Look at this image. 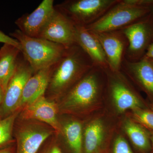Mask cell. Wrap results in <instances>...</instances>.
<instances>
[{
    "instance_id": "obj_3",
    "label": "cell",
    "mask_w": 153,
    "mask_h": 153,
    "mask_svg": "<svg viewBox=\"0 0 153 153\" xmlns=\"http://www.w3.org/2000/svg\"><path fill=\"white\" fill-rule=\"evenodd\" d=\"M10 35L20 43L21 53L35 73L50 68L61 58L67 48L43 38L29 37L19 30Z\"/></svg>"
},
{
    "instance_id": "obj_23",
    "label": "cell",
    "mask_w": 153,
    "mask_h": 153,
    "mask_svg": "<svg viewBox=\"0 0 153 153\" xmlns=\"http://www.w3.org/2000/svg\"><path fill=\"white\" fill-rule=\"evenodd\" d=\"M113 153H133L128 143L122 136H119L115 140Z\"/></svg>"
},
{
    "instance_id": "obj_5",
    "label": "cell",
    "mask_w": 153,
    "mask_h": 153,
    "mask_svg": "<svg viewBox=\"0 0 153 153\" xmlns=\"http://www.w3.org/2000/svg\"><path fill=\"white\" fill-rule=\"evenodd\" d=\"M119 0H70L55 6L74 25L85 26L103 16Z\"/></svg>"
},
{
    "instance_id": "obj_8",
    "label": "cell",
    "mask_w": 153,
    "mask_h": 153,
    "mask_svg": "<svg viewBox=\"0 0 153 153\" xmlns=\"http://www.w3.org/2000/svg\"><path fill=\"white\" fill-rule=\"evenodd\" d=\"M58 104L45 96L36 100L21 110L18 116L22 120H35L51 126L57 135L62 134V126L58 120Z\"/></svg>"
},
{
    "instance_id": "obj_6",
    "label": "cell",
    "mask_w": 153,
    "mask_h": 153,
    "mask_svg": "<svg viewBox=\"0 0 153 153\" xmlns=\"http://www.w3.org/2000/svg\"><path fill=\"white\" fill-rule=\"evenodd\" d=\"M15 131L16 153H37L44 142L55 134L46 124L35 120H22Z\"/></svg>"
},
{
    "instance_id": "obj_19",
    "label": "cell",
    "mask_w": 153,
    "mask_h": 153,
    "mask_svg": "<svg viewBox=\"0 0 153 153\" xmlns=\"http://www.w3.org/2000/svg\"><path fill=\"white\" fill-rule=\"evenodd\" d=\"M124 129L134 146L140 152L148 153L151 151L150 135L142 126L135 122L128 120L125 123Z\"/></svg>"
},
{
    "instance_id": "obj_11",
    "label": "cell",
    "mask_w": 153,
    "mask_h": 153,
    "mask_svg": "<svg viewBox=\"0 0 153 153\" xmlns=\"http://www.w3.org/2000/svg\"><path fill=\"white\" fill-rule=\"evenodd\" d=\"M152 29L147 22H137L120 30L128 42L125 59L129 61L137 60L150 45Z\"/></svg>"
},
{
    "instance_id": "obj_14",
    "label": "cell",
    "mask_w": 153,
    "mask_h": 153,
    "mask_svg": "<svg viewBox=\"0 0 153 153\" xmlns=\"http://www.w3.org/2000/svg\"><path fill=\"white\" fill-rule=\"evenodd\" d=\"M75 26L76 44L88 55L94 66L103 69L108 68L104 50L94 33L88 30L84 26Z\"/></svg>"
},
{
    "instance_id": "obj_34",
    "label": "cell",
    "mask_w": 153,
    "mask_h": 153,
    "mask_svg": "<svg viewBox=\"0 0 153 153\" xmlns=\"http://www.w3.org/2000/svg\"><path fill=\"white\" fill-rule=\"evenodd\" d=\"M0 119H1V117H0Z\"/></svg>"
},
{
    "instance_id": "obj_28",
    "label": "cell",
    "mask_w": 153,
    "mask_h": 153,
    "mask_svg": "<svg viewBox=\"0 0 153 153\" xmlns=\"http://www.w3.org/2000/svg\"><path fill=\"white\" fill-rule=\"evenodd\" d=\"M144 57L150 60H153V43L150 44L148 47Z\"/></svg>"
},
{
    "instance_id": "obj_24",
    "label": "cell",
    "mask_w": 153,
    "mask_h": 153,
    "mask_svg": "<svg viewBox=\"0 0 153 153\" xmlns=\"http://www.w3.org/2000/svg\"><path fill=\"white\" fill-rule=\"evenodd\" d=\"M0 43L3 44H9L17 47L21 50V45L19 41L15 38H12L10 36L6 35L5 33L0 30Z\"/></svg>"
},
{
    "instance_id": "obj_17",
    "label": "cell",
    "mask_w": 153,
    "mask_h": 153,
    "mask_svg": "<svg viewBox=\"0 0 153 153\" xmlns=\"http://www.w3.org/2000/svg\"><path fill=\"white\" fill-rule=\"evenodd\" d=\"M20 53V49L9 44L0 49V85L4 92L16 70Z\"/></svg>"
},
{
    "instance_id": "obj_10",
    "label": "cell",
    "mask_w": 153,
    "mask_h": 153,
    "mask_svg": "<svg viewBox=\"0 0 153 153\" xmlns=\"http://www.w3.org/2000/svg\"><path fill=\"white\" fill-rule=\"evenodd\" d=\"M107 71L110 75L109 91L112 101L119 113L129 109L143 108V102L137 94L122 77L120 71Z\"/></svg>"
},
{
    "instance_id": "obj_22",
    "label": "cell",
    "mask_w": 153,
    "mask_h": 153,
    "mask_svg": "<svg viewBox=\"0 0 153 153\" xmlns=\"http://www.w3.org/2000/svg\"><path fill=\"white\" fill-rule=\"evenodd\" d=\"M133 117L135 122L153 131V111L152 110L143 108L134 110Z\"/></svg>"
},
{
    "instance_id": "obj_29",
    "label": "cell",
    "mask_w": 153,
    "mask_h": 153,
    "mask_svg": "<svg viewBox=\"0 0 153 153\" xmlns=\"http://www.w3.org/2000/svg\"><path fill=\"white\" fill-rule=\"evenodd\" d=\"M4 95V91L3 90L1 86L0 85V105H1L2 103V102Z\"/></svg>"
},
{
    "instance_id": "obj_12",
    "label": "cell",
    "mask_w": 153,
    "mask_h": 153,
    "mask_svg": "<svg viewBox=\"0 0 153 153\" xmlns=\"http://www.w3.org/2000/svg\"><path fill=\"white\" fill-rule=\"evenodd\" d=\"M93 33L103 48L108 68L113 71H120L128 46L127 41L121 31Z\"/></svg>"
},
{
    "instance_id": "obj_4",
    "label": "cell",
    "mask_w": 153,
    "mask_h": 153,
    "mask_svg": "<svg viewBox=\"0 0 153 153\" xmlns=\"http://www.w3.org/2000/svg\"><path fill=\"white\" fill-rule=\"evenodd\" d=\"M149 9L119 0L100 19L85 27L94 33L120 31L146 16Z\"/></svg>"
},
{
    "instance_id": "obj_21",
    "label": "cell",
    "mask_w": 153,
    "mask_h": 153,
    "mask_svg": "<svg viewBox=\"0 0 153 153\" xmlns=\"http://www.w3.org/2000/svg\"><path fill=\"white\" fill-rule=\"evenodd\" d=\"M20 111H17L7 117L0 119V149L14 144L13 139L14 125Z\"/></svg>"
},
{
    "instance_id": "obj_20",
    "label": "cell",
    "mask_w": 153,
    "mask_h": 153,
    "mask_svg": "<svg viewBox=\"0 0 153 153\" xmlns=\"http://www.w3.org/2000/svg\"><path fill=\"white\" fill-rule=\"evenodd\" d=\"M61 126L62 134L72 153H83V130L81 122L73 120L61 124Z\"/></svg>"
},
{
    "instance_id": "obj_15",
    "label": "cell",
    "mask_w": 153,
    "mask_h": 153,
    "mask_svg": "<svg viewBox=\"0 0 153 153\" xmlns=\"http://www.w3.org/2000/svg\"><path fill=\"white\" fill-rule=\"evenodd\" d=\"M50 68L39 70L32 75L26 82L17 111L45 96L50 79Z\"/></svg>"
},
{
    "instance_id": "obj_18",
    "label": "cell",
    "mask_w": 153,
    "mask_h": 153,
    "mask_svg": "<svg viewBox=\"0 0 153 153\" xmlns=\"http://www.w3.org/2000/svg\"><path fill=\"white\" fill-rule=\"evenodd\" d=\"M104 133L101 120L96 119L90 122L83 131V153H100Z\"/></svg>"
},
{
    "instance_id": "obj_32",
    "label": "cell",
    "mask_w": 153,
    "mask_h": 153,
    "mask_svg": "<svg viewBox=\"0 0 153 153\" xmlns=\"http://www.w3.org/2000/svg\"><path fill=\"white\" fill-rule=\"evenodd\" d=\"M149 60L150 61L151 63H152V66H153V60H150V59H149Z\"/></svg>"
},
{
    "instance_id": "obj_33",
    "label": "cell",
    "mask_w": 153,
    "mask_h": 153,
    "mask_svg": "<svg viewBox=\"0 0 153 153\" xmlns=\"http://www.w3.org/2000/svg\"><path fill=\"white\" fill-rule=\"evenodd\" d=\"M152 12H153V9H152Z\"/></svg>"
},
{
    "instance_id": "obj_13",
    "label": "cell",
    "mask_w": 153,
    "mask_h": 153,
    "mask_svg": "<svg viewBox=\"0 0 153 153\" xmlns=\"http://www.w3.org/2000/svg\"><path fill=\"white\" fill-rule=\"evenodd\" d=\"M55 10L53 0H44L35 10L20 17L15 24L23 34L38 38Z\"/></svg>"
},
{
    "instance_id": "obj_26",
    "label": "cell",
    "mask_w": 153,
    "mask_h": 153,
    "mask_svg": "<svg viewBox=\"0 0 153 153\" xmlns=\"http://www.w3.org/2000/svg\"><path fill=\"white\" fill-rule=\"evenodd\" d=\"M41 153H63L56 142L54 141L47 145Z\"/></svg>"
},
{
    "instance_id": "obj_1",
    "label": "cell",
    "mask_w": 153,
    "mask_h": 153,
    "mask_svg": "<svg viewBox=\"0 0 153 153\" xmlns=\"http://www.w3.org/2000/svg\"><path fill=\"white\" fill-rule=\"evenodd\" d=\"M93 62L79 45L66 48L61 58L51 66L46 93L60 99L93 68Z\"/></svg>"
},
{
    "instance_id": "obj_27",
    "label": "cell",
    "mask_w": 153,
    "mask_h": 153,
    "mask_svg": "<svg viewBox=\"0 0 153 153\" xmlns=\"http://www.w3.org/2000/svg\"><path fill=\"white\" fill-rule=\"evenodd\" d=\"M16 146L12 145L0 149V153H16Z\"/></svg>"
},
{
    "instance_id": "obj_25",
    "label": "cell",
    "mask_w": 153,
    "mask_h": 153,
    "mask_svg": "<svg viewBox=\"0 0 153 153\" xmlns=\"http://www.w3.org/2000/svg\"><path fill=\"white\" fill-rule=\"evenodd\" d=\"M124 2L132 5L149 8V6L153 7V0H123Z\"/></svg>"
},
{
    "instance_id": "obj_9",
    "label": "cell",
    "mask_w": 153,
    "mask_h": 153,
    "mask_svg": "<svg viewBox=\"0 0 153 153\" xmlns=\"http://www.w3.org/2000/svg\"><path fill=\"white\" fill-rule=\"evenodd\" d=\"M75 33L74 24L55 9L38 38L46 39L68 48L76 44Z\"/></svg>"
},
{
    "instance_id": "obj_7",
    "label": "cell",
    "mask_w": 153,
    "mask_h": 153,
    "mask_svg": "<svg viewBox=\"0 0 153 153\" xmlns=\"http://www.w3.org/2000/svg\"><path fill=\"white\" fill-rule=\"evenodd\" d=\"M34 73L24 57L22 59L19 57L16 70L4 92L0 105L1 119L17 111L25 84Z\"/></svg>"
},
{
    "instance_id": "obj_2",
    "label": "cell",
    "mask_w": 153,
    "mask_h": 153,
    "mask_svg": "<svg viewBox=\"0 0 153 153\" xmlns=\"http://www.w3.org/2000/svg\"><path fill=\"white\" fill-rule=\"evenodd\" d=\"M104 69L96 66L79 80L60 99L59 112L78 114L84 112L98 100L101 92L100 74Z\"/></svg>"
},
{
    "instance_id": "obj_31",
    "label": "cell",
    "mask_w": 153,
    "mask_h": 153,
    "mask_svg": "<svg viewBox=\"0 0 153 153\" xmlns=\"http://www.w3.org/2000/svg\"><path fill=\"white\" fill-rule=\"evenodd\" d=\"M151 109L153 111V104L151 105Z\"/></svg>"
},
{
    "instance_id": "obj_16",
    "label": "cell",
    "mask_w": 153,
    "mask_h": 153,
    "mask_svg": "<svg viewBox=\"0 0 153 153\" xmlns=\"http://www.w3.org/2000/svg\"><path fill=\"white\" fill-rule=\"evenodd\" d=\"M122 67L145 91L153 97V66L149 59L144 57L137 61H129L124 58Z\"/></svg>"
},
{
    "instance_id": "obj_30",
    "label": "cell",
    "mask_w": 153,
    "mask_h": 153,
    "mask_svg": "<svg viewBox=\"0 0 153 153\" xmlns=\"http://www.w3.org/2000/svg\"><path fill=\"white\" fill-rule=\"evenodd\" d=\"M150 140L152 148L153 150V131H152L150 135Z\"/></svg>"
}]
</instances>
